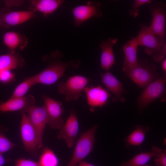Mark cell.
<instances>
[{
  "label": "cell",
  "mask_w": 166,
  "mask_h": 166,
  "mask_svg": "<svg viewBox=\"0 0 166 166\" xmlns=\"http://www.w3.org/2000/svg\"><path fill=\"white\" fill-rule=\"evenodd\" d=\"M79 166H96L93 164L89 163L83 160L81 162L79 165Z\"/></svg>",
  "instance_id": "d6a6232c"
},
{
  "label": "cell",
  "mask_w": 166,
  "mask_h": 166,
  "mask_svg": "<svg viewBox=\"0 0 166 166\" xmlns=\"http://www.w3.org/2000/svg\"><path fill=\"white\" fill-rule=\"evenodd\" d=\"M90 80L84 76L75 75L70 76L65 81H62L57 85L59 93L64 94L66 101L78 99Z\"/></svg>",
  "instance_id": "5b68a950"
},
{
  "label": "cell",
  "mask_w": 166,
  "mask_h": 166,
  "mask_svg": "<svg viewBox=\"0 0 166 166\" xmlns=\"http://www.w3.org/2000/svg\"><path fill=\"white\" fill-rule=\"evenodd\" d=\"M150 130L147 125L138 124L134 130L124 139L126 147L129 148L132 146H140L145 139L146 133Z\"/></svg>",
  "instance_id": "7402d4cb"
},
{
  "label": "cell",
  "mask_w": 166,
  "mask_h": 166,
  "mask_svg": "<svg viewBox=\"0 0 166 166\" xmlns=\"http://www.w3.org/2000/svg\"><path fill=\"white\" fill-rule=\"evenodd\" d=\"M117 41V38H109L107 41H101L99 45L101 52L100 70H104L106 72L109 71L116 63L113 47Z\"/></svg>",
  "instance_id": "e0dca14e"
},
{
  "label": "cell",
  "mask_w": 166,
  "mask_h": 166,
  "mask_svg": "<svg viewBox=\"0 0 166 166\" xmlns=\"http://www.w3.org/2000/svg\"><path fill=\"white\" fill-rule=\"evenodd\" d=\"M166 55V43L165 42L158 52L154 54L153 59L155 62H159L165 57Z\"/></svg>",
  "instance_id": "f1b7e54d"
},
{
  "label": "cell",
  "mask_w": 166,
  "mask_h": 166,
  "mask_svg": "<svg viewBox=\"0 0 166 166\" xmlns=\"http://www.w3.org/2000/svg\"><path fill=\"white\" fill-rule=\"evenodd\" d=\"M101 4L99 2L89 1L85 5L70 9L74 18V24L76 27L80 26L84 22L93 18H100L103 14Z\"/></svg>",
  "instance_id": "ba28073f"
},
{
  "label": "cell",
  "mask_w": 166,
  "mask_h": 166,
  "mask_svg": "<svg viewBox=\"0 0 166 166\" xmlns=\"http://www.w3.org/2000/svg\"><path fill=\"white\" fill-rule=\"evenodd\" d=\"M100 76L101 81L106 87V90L114 96L113 101L125 102V100L123 96L127 92L122 82L109 71L101 73Z\"/></svg>",
  "instance_id": "9a60e30c"
},
{
  "label": "cell",
  "mask_w": 166,
  "mask_h": 166,
  "mask_svg": "<svg viewBox=\"0 0 166 166\" xmlns=\"http://www.w3.org/2000/svg\"><path fill=\"white\" fill-rule=\"evenodd\" d=\"M25 112L28 113L34 128L37 137L38 148L40 149L42 146L44 131L48 122V117L45 106L44 105L38 106L34 105L28 108Z\"/></svg>",
  "instance_id": "52a82bcc"
},
{
  "label": "cell",
  "mask_w": 166,
  "mask_h": 166,
  "mask_svg": "<svg viewBox=\"0 0 166 166\" xmlns=\"http://www.w3.org/2000/svg\"><path fill=\"white\" fill-rule=\"evenodd\" d=\"M156 166H166V150H162L154 157Z\"/></svg>",
  "instance_id": "83f0119b"
},
{
  "label": "cell",
  "mask_w": 166,
  "mask_h": 166,
  "mask_svg": "<svg viewBox=\"0 0 166 166\" xmlns=\"http://www.w3.org/2000/svg\"><path fill=\"white\" fill-rule=\"evenodd\" d=\"M162 150L160 148L153 146L150 151L136 155L129 160L123 162L120 166H142L145 165Z\"/></svg>",
  "instance_id": "603a6c76"
},
{
  "label": "cell",
  "mask_w": 166,
  "mask_h": 166,
  "mask_svg": "<svg viewBox=\"0 0 166 166\" xmlns=\"http://www.w3.org/2000/svg\"><path fill=\"white\" fill-rule=\"evenodd\" d=\"M20 112L22 115L20 134L24 148L30 154L35 155L38 149L35 131L26 113L24 111Z\"/></svg>",
  "instance_id": "8992f818"
},
{
  "label": "cell",
  "mask_w": 166,
  "mask_h": 166,
  "mask_svg": "<svg viewBox=\"0 0 166 166\" xmlns=\"http://www.w3.org/2000/svg\"><path fill=\"white\" fill-rule=\"evenodd\" d=\"M2 154L0 153V166H2L5 162V158Z\"/></svg>",
  "instance_id": "836d02e7"
},
{
  "label": "cell",
  "mask_w": 166,
  "mask_h": 166,
  "mask_svg": "<svg viewBox=\"0 0 166 166\" xmlns=\"http://www.w3.org/2000/svg\"><path fill=\"white\" fill-rule=\"evenodd\" d=\"M3 40L9 52H15L18 49L23 50L28 43V40L25 36L13 31L6 32L3 36Z\"/></svg>",
  "instance_id": "ffe728a7"
},
{
  "label": "cell",
  "mask_w": 166,
  "mask_h": 166,
  "mask_svg": "<svg viewBox=\"0 0 166 166\" xmlns=\"http://www.w3.org/2000/svg\"><path fill=\"white\" fill-rule=\"evenodd\" d=\"M48 117V124L53 129H60L65 122L62 116L64 112L62 103L60 101L55 100L48 96L43 95Z\"/></svg>",
  "instance_id": "8fae6325"
},
{
  "label": "cell",
  "mask_w": 166,
  "mask_h": 166,
  "mask_svg": "<svg viewBox=\"0 0 166 166\" xmlns=\"http://www.w3.org/2000/svg\"><path fill=\"white\" fill-rule=\"evenodd\" d=\"M65 2L63 0H35L31 1L29 10L43 14L45 17L53 14Z\"/></svg>",
  "instance_id": "d6986e66"
},
{
  "label": "cell",
  "mask_w": 166,
  "mask_h": 166,
  "mask_svg": "<svg viewBox=\"0 0 166 166\" xmlns=\"http://www.w3.org/2000/svg\"><path fill=\"white\" fill-rule=\"evenodd\" d=\"M35 100L32 95L19 98H10L7 101L1 102L0 104V111L4 112L17 111L26 112V109L34 105Z\"/></svg>",
  "instance_id": "ac0fdd59"
},
{
  "label": "cell",
  "mask_w": 166,
  "mask_h": 166,
  "mask_svg": "<svg viewBox=\"0 0 166 166\" xmlns=\"http://www.w3.org/2000/svg\"><path fill=\"white\" fill-rule=\"evenodd\" d=\"M166 73L154 80L144 88L137 99V107L142 113L153 102L160 99L162 102L166 100Z\"/></svg>",
  "instance_id": "7a4b0ae2"
},
{
  "label": "cell",
  "mask_w": 166,
  "mask_h": 166,
  "mask_svg": "<svg viewBox=\"0 0 166 166\" xmlns=\"http://www.w3.org/2000/svg\"><path fill=\"white\" fill-rule=\"evenodd\" d=\"M161 63V68L164 73H166V58L165 57Z\"/></svg>",
  "instance_id": "1f68e13d"
},
{
  "label": "cell",
  "mask_w": 166,
  "mask_h": 166,
  "mask_svg": "<svg viewBox=\"0 0 166 166\" xmlns=\"http://www.w3.org/2000/svg\"><path fill=\"white\" fill-rule=\"evenodd\" d=\"M156 65L150 63L147 58L138 60L136 66L127 76L140 88L160 76L156 71Z\"/></svg>",
  "instance_id": "3957f363"
},
{
  "label": "cell",
  "mask_w": 166,
  "mask_h": 166,
  "mask_svg": "<svg viewBox=\"0 0 166 166\" xmlns=\"http://www.w3.org/2000/svg\"><path fill=\"white\" fill-rule=\"evenodd\" d=\"M15 166H40L39 162L24 158H20L16 161Z\"/></svg>",
  "instance_id": "f546056e"
},
{
  "label": "cell",
  "mask_w": 166,
  "mask_h": 166,
  "mask_svg": "<svg viewBox=\"0 0 166 166\" xmlns=\"http://www.w3.org/2000/svg\"><path fill=\"white\" fill-rule=\"evenodd\" d=\"M14 76V74L10 70H4L0 71V81L2 82H9L13 78Z\"/></svg>",
  "instance_id": "4dcf8cb0"
},
{
  "label": "cell",
  "mask_w": 166,
  "mask_h": 166,
  "mask_svg": "<svg viewBox=\"0 0 166 166\" xmlns=\"http://www.w3.org/2000/svg\"><path fill=\"white\" fill-rule=\"evenodd\" d=\"M88 105L92 108H102L108 103L110 93L101 85H87L84 91Z\"/></svg>",
  "instance_id": "5bb4252c"
},
{
  "label": "cell",
  "mask_w": 166,
  "mask_h": 166,
  "mask_svg": "<svg viewBox=\"0 0 166 166\" xmlns=\"http://www.w3.org/2000/svg\"><path fill=\"white\" fill-rule=\"evenodd\" d=\"M25 65L24 58L16 52H9L0 56V71L22 67Z\"/></svg>",
  "instance_id": "44dd1931"
},
{
  "label": "cell",
  "mask_w": 166,
  "mask_h": 166,
  "mask_svg": "<svg viewBox=\"0 0 166 166\" xmlns=\"http://www.w3.org/2000/svg\"><path fill=\"white\" fill-rule=\"evenodd\" d=\"M97 128V125H94L81 135L76 142L72 157L66 166H79L80 163L91 152Z\"/></svg>",
  "instance_id": "277c9868"
},
{
  "label": "cell",
  "mask_w": 166,
  "mask_h": 166,
  "mask_svg": "<svg viewBox=\"0 0 166 166\" xmlns=\"http://www.w3.org/2000/svg\"><path fill=\"white\" fill-rule=\"evenodd\" d=\"M63 56V53L58 50L53 52L49 56H45V60L47 61L49 64L40 73L34 76L36 84L48 85L53 84L64 76L67 69L78 68L81 65V61L78 60L62 61L60 59Z\"/></svg>",
  "instance_id": "6da1fadb"
},
{
  "label": "cell",
  "mask_w": 166,
  "mask_h": 166,
  "mask_svg": "<svg viewBox=\"0 0 166 166\" xmlns=\"http://www.w3.org/2000/svg\"><path fill=\"white\" fill-rule=\"evenodd\" d=\"M151 166L150 165H147V164H146L145 165H143V166Z\"/></svg>",
  "instance_id": "e575fe53"
},
{
  "label": "cell",
  "mask_w": 166,
  "mask_h": 166,
  "mask_svg": "<svg viewBox=\"0 0 166 166\" xmlns=\"http://www.w3.org/2000/svg\"><path fill=\"white\" fill-rule=\"evenodd\" d=\"M79 123L76 115L74 111H72L66 122L60 129L57 137L64 140L69 148L74 145L75 140L78 133Z\"/></svg>",
  "instance_id": "4fadbf2b"
},
{
  "label": "cell",
  "mask_w": 166,
  "mask_h": 166,
  "mask_svg": "<svg viewBox=\"0 0 166 166\" xmlns=\"http://www.w3.org/2000/svg\"><path fill=\"white\" fill-rule=\"evenodd\" d=\"M6 8L0 13V25L8 28L26 22L36 17L35 13L29 11H10Z\"/></svg>",
  "instance_id": "7c38bea8"
},
{
  "label": "cell",
  "mask_w": 166,
  "mask_h": 166,
  "mask_svg": "<svg viewBox=\"0 0 166 166\" xmlns=\"http://www.w3.org/2000/svg\"><path fill=\"white\" fill-rule=\"evenodd\" d=\"M152 16V22L148 28L156 35L165 39L166 4L162 2H158L149 6Z\"/></svg>",
  "instance_id": "30bf717a"
},
{
  "label": "cell",
  "mask_w": 166,
  "mask_h": 166,
  "mask_svg": "<svg viewBox=\"0 0 166 166\" xmlns=\"http://www.w3.org/2000/svg\"><path fill=\"white\" fill-rule=\"evenodd\" d=\"M35 84L36 83L34 76L26 78L16 87L10 98L24 97L29 89Z\"/></svg>",
  "instance_id": "d4e9b609"
},
{
  "label": "cell",
  "mask_w": 166,
  "mask_h": 166,
  "mask_svg": "<svg viewBox=\"0 0 166 166\" xmlns=\"http://www.w3.org/2000/svg\"><path fill=\"white\" fill-rule=\"evenodd\" d=\"M139 25L140 30L136 36L138 45L145 47V51L149 55L156 53L165 42V39L154 34L148 26L143 24H139Z\"/></svg>",
  "instance_id": "9c48e42d"
},
{
  "label": "cell",
  "mask_w": 166,
  "mask_h": 166,
  "mask_svg": "<svg viewBox=\"0 0 166 166\" xmlns=\"http://www.w3.org/2000/svg\"></svg>",
  "instance_id": "d590c367"
},
{
  "label": "cell",
  "mask_w": 166,
  "mask_h": 166,
  "mask_svg": "<svg viewBox=\"0 0 166 166\" xmlns=\"http://www.w3.org/2000/svg\"><path fill=\"white\" fill-rule=\"evenodd\" d=\"M151 0H135L132 7L129 11V14L136 18L139 15V8L142 5L146 4H149L151 2Z\"/></svg>",
  "instance_id": "4316f807"
},
{
  "label": "cell",
  "mask_w": 166,
  "mask_h": 166,
  "mask_svg": "<svg viewBox=\"0 0 166 166\" xmlns=\"http://www.w3.org/2000/svg\"><path fill=\"white\" fill-rule=\"evenodd\" d=\"M16 146L15 144L0 132V153L2 154L7 152Z\"/></svg>",
  "instance_id": "484cf974"
},
{
  "label": "cell",
  "mask_w": 166,
  "mask_h": 166,
  "mask_svg": "<svg viewBox=\"0 0 166 166\" xmlns=\"http://www.w3.org/2000/svg\"><path fill=\"white\" fill-rule=\"evenodd\" d=\"M59 160L51 149L45 147L41 155L39 163L40 166H58Z\"/></svg>",
  "instance_id": "cb8c5ba5"
},
{
  "label": "cell",
  "mask_w": 166,
  "mask_h": 166,
  "mask_svg": "<svg viewBox=\"0 0 166 166\" xmlns=\"http://www.w3.org/2000/svg\"><path fill=\"white\" fill-rule=\"evenodd\" d=\"M138 46L136 37L127 41L122 48L124 55L122 71L125 73L126 76L137 63V53Z\"/></svg>",
  "instance_id": "2e32d148"
}]
</instances>
